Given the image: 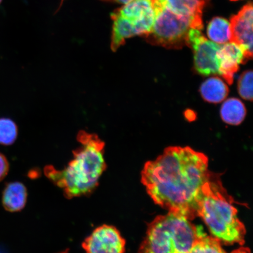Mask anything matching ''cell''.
Masks as SVG:
<instances>
[{
    "instance_id": "8992f818",
    "label": "cell",
    "mask_w": 253,
    "mask_h": 253,
    "mask_svg": "<svg viewBox=\"0 0 253 253\" xmlns=\"http://www.w3.org/2000/svg\"><path fill=\"white\" fill-rule=\"evenodd\" d=\"M188 46L192 47L196 71L199 74L210 76L219 74L217 53L220 44L208 40L201 30L192 28L188 36Z\"/></svg>"
},
{
    "instance_id": "9c48e42d",
    "label": "cell",
    "mask_w": 253,
    "mask_h": 253,
    "mask_svg": "<svg viewBox=\"0 0 253 253\" xmlns=\"http://www.w3.org/2000/svg\"><path fill=\"white\" fill-rule=\"evenodd\" d=\"M253 5L243 7L239 13L230 20V42L237 44L244 50L246 61L253 56Z\"/></svg>"
},
{
    "instance_id": "ffe728a7",
    "label": "cell",
    "mask_w": 253,
    "mask_h": 253,
    "mask_svg": "<svg viewBox=\"0 0 253 253\" xmlns=\"http://www.w3.org/2000/svg\"><path fill=\"white\" fill-rule=\"evenodd\" d=\"M231 253H251V252L249 248H242L236 250V251H233Z\"/></svg>"
},
{
    "instance_id": "ac0fdd59",
    "label": "cell",
    "mask_w": 253,
    "mask_h": 253,
    "mask_svg": "<svg viewBox=\"0 0 253 253\" xmlns=\"http://www.w3.org/2000/svg\"><path fill=\"white\" fill-rule=\"evenodd\" d=\"M238 91L243 99L253 100V71H246L240 75L239 79Z\"/></svg>"
},
{
    "instance_id": "277c9868",
    "label": "cell",
    "mask_w": 253,
    "mask_h": 253,
    "mask_svg": "<svg viewBox=\"0 0 253 253\" xmlns=\"http://www.w3.org/2000/svg\"><path fill=\"white\" fill-rule=\"evenodd\" d=\"M205 235L201 227L187 218L169 211L150 223L140 253H189L195 243Z\"/></svg>"
},
{
    "instance_id": "7402d4cb",
    "label": "cell",
    "mask_w": 253,
    "mask_h": 253,
    "mask_svg": "<svg viewBox=\"0 0 253 253\" xmlns=\"http://www.w3.org/2000/svg\"><path fill=\"white\" fill-rule=\"evenodd\" d=\"M0 253H3L1 249H0Z\"/></svg>"
},
{
    "instance_id": "d6986e66",
    "label": "cell",
    "mask_w": 253,
    "mask_h": 253,
    "mask_svg": "<svg viewBox=\"0 0 253 253\" xmlns=\"http://www.w3.org/2000/svg\"><path fill=\"white\" fill-rule=\"evenodd\" d=\"M9 170V164L4 155L0 153V181L7 175Z\"/></svg>"
},
{
    "instance_id": "e0dca14e",
    "label": "cell",
    "mask_w": 253,
    "mask_h": 253,
    "mask_svg": "<svg viewBox=\"0 0 253 253\" xmlns=\"http://www.w3.org/2000/svg\"><path fill=\"white\" fill-rule=\"evenodd\" d=\"M18 136L17 125L12 120L0 119V144L10 145L14 143Z\"/></svg>"
},
{
    "instance_id": "7c38bea8",
    "label": "cell",
    "mask_w": 253,
    "mask_h": 253,
    "mask_svg": "<svg viewBox=\"0 0 253 253\" xmlns=\"http://www.w3.org/2000/svg\"><path fill=\"white\" fill-rule=\"evenodd\" d=\"M27 191L20 182L9 183L2 194V204L6 210L12 212L20 211L26 204Z\"/></svg>"
},
{
    "instance_id": "6da1fadb",
    "label": "cell",
    "mask_w": 253,
    "mask_h": 253,
    "mask_svg": "<svg viewBox=\"0 0 253 253\" xmlns=\"http://www.w3.org/2000/svg\"><path fill=\"white\" fill-rule=\"evenodd\" d=\"M210 173L205 154L189 147H169L145 164L141 181L155 203L191 220L198 216L201 189Z\"/></svg>"
},
{
    "instance_id": "30bf717a",
    "label": "cell",
    "mask_w": 253,
    "mask_h": 253,
    "mask_svg": "<svg viewBox=\"0 0 253 253\" xmlns=\"http://www.w3.org/2000/svg\"><path fill=\"white\" fill-rule=\"evenodd\" d=\"M219 65V75L229 84H232L234 75L238 71L239 65L246 62L245 53L237 44L229 42L221 44L217 53Z\"/></svg>"
},
{
    "instance_id": "2e32d148",
    "label": "cell",
    "mask_w": 253,
    "mask_h": 253,
    "mask_svg": "<svg viewBox=\"0 0 253 253\" xmlns=\"http://www.w3.org/2000/svg\"><path fill=\"white\" fill-rule=\"evenodd\" d=\"M189 253H226L215 237L205 235L195 243Z\"/></svg>"
},
{
    "instance_id": "d4e9b609",
    "label": "cell",
    "mask_w": 253,
    "mask_h": 253,
    "mask_svg": "<svg viewBox=\"0 0 253 253\" xmlns=\"http://www.w3.org/2000/svg\"><path fill=\"white\" fill-rule=\"evenodd\" d=\"M2 1V0H0V3H1Z\"/></svg>"
},
{
    "instance_id": "3957f363",
    "label": "cell",
    "mask_w": 253,
    "mask_h": 253,
    "mask_svg": "<svg viewBox=\"0 0 253 253\" xmlns=\"http://www.w3.org/2000/svg\"><path fill=\"white\" fill-rule=\"evenodd\" d=\"M234 201L219 178L210 173L202 186L197 215L202 218L215 238L225 244H244L246 230L237 217Z\"/></svg>"
},
{
    "instance_id": "5b68a950",
    "label": "cell",
    "mask_w": 253,
    "mask_h": 253,
    "mask_svg": "<svg viewBox=\"0 0 253 253\" xmlns=\"http://www.w3.org/2000/svg\"><path fill=\"white\" fill-rule=\"evenodd\" d=\"M156 13L153 27L143 37L152 45L179 49L188 46V36L192 28L199 29L192 19L175 13L161 0H151Z\"/></svg>"
},
{
    "instance_id": "7a4b0ae2",
    "label": "cell",
    "mask_w": 253,
    "mask_h": 253,
    "mask_svg": "<svg viewBox=\"0 0 253 253\" xmlns=\"http://www.w3.org/2000/svg\"><path fill=\"white\" fill-rule=\"evenodd\" d=\"M78 140L82 145L74 152V158L64 169L47 166V178L61 188L66 197L72 198L90 194L96 188L106 169L104 143L96 135L82 131Z\"/></svg>"
},
{
    "instance_id": "8fae6325",
    "label": "cell",
    "mask_w": 253,
    "mask_h": 253,
    "mask_svg": "<svg viewBox=\"0 0 253 253\" xmlns=\"http://www.w3.org/2000/svg\"><path fill=\"white\" fill-rule=\"evenodd\" d=\"M161 1L176 14L192 19L199 30L203 28L202 11L206 0H161Z\"/></svg>"
},
{
    "instance_id": "5bb4252c",
    "label": "cell",
    "mask_w": 253,
    "mask_h": 253,
    "mask_svg": "<svg viewBox=\"0 0 253 253\" xmlns=\"http://www.w3.org/2000/svg\"><path fill=\"white\" fill-rule=\"evenodd\" d=\"M221 119L224 123L230 125L241 124L246 116L244 104L236 98H230L223 103L220 109Z\"/></svg>"
},
{
    "instance_id": "4fadbf2b",
    "label": "cell",
    "mask_w": 253,
    "mask_h": 253,
    "mask_svg": "<svg viewBox=\"0 0 253 253\" xmlns=\"http://www.w3.org/2000/svg\"><path fill=\"white\" fill-rule=\"evenodd\" d=\"M229 88L219 78L211 77L205 81L200 87L202 98L208 103H219L226 99Z\"/></svg>"
},
{
    "instance_id": "ba28073f",
    "label": "cell",
    "mask_w": 253,
    "mask_h": 253,
    "mask_svg": "<svg viewBox=\"0 0 253 253\" xmlns=\"http://www.w3.org/2000/svg\"><path fill=\"white\" fill-rule=\"evenodd\" d=\"M113 12L130 22L137 36H142L151 31L156 16L151 0H132Z\"/></svg>"
},
{
    "instance_id": "9a60e30c",
    "label": "cell",
    "mask_w": 253,
    "mask_h": 253,
    "mask_svg": "<svg viewBox=\"0 0 253 253\" xmlns=\"http://www.w3.org/2000/svg\"><path fill=\"white\" fill-rule=\"evenodd\" d=\"M207 34L214 43L221 45L229 42L231 37L230 23L225 19L214 18L208 25Z\"/></svg>"
},
{
    "instance_id": "44dd1931",
    "label": "cell",
    "mask_w": 253,
    "mask_h": 253,
    "mask_svg": "<svg viewBox=\"0 0 253 253\" xmlns=\"http://www.w3.org/2000/svg\"><path fill=\"white\" fill-rule=\"evenodd\" d=\"M106 1H112L120 3V4L125 5L126 4H127L128 2L132 1V0H106Z\"/></svg>"
},
{
    "instance_id": "cb8c5ba5",
    "label": "cell",
    "mask_w": 253,
    "mask_h": 253,
    "mask_svg": "<svg viewBox=\"0 0 253 253\" xmlns=\"http://www.w3.org/2000/svg\"><path fill=\"white\" fill-rule=\"evenodd\" d=\"M68 253L67 252H63V253Z\"/></svg>"
},
{
    "instance_id": "52a82bcc",
    "label": "cell",
    "mask_w": 253,
    "mask_h": 253,
    "mask_svg": "<svg viewBox=\"0 0 253 253\" xmlns=\"http://www.w3.org/2000/svg\"><path fill=\"white\" fill-rule=\"evenodd\" d=\"M125 245L116 227L103 225L95 229L82 246L86 253H125Z\"/></svg>"
},
{
    "instance_id": "603a6c76",
    "label": "cell",
    "mask_w": 253,
    "mask_h": 253,
    "mask_svg": "<svg viewBox=\"0 0 253 253\" xmlns=\"http://www.w3.org/2000/svg\"><path fill=\"white\" fill-rule=\"evenodd\" d=\"M231 1H238V0H231Z\"/></svg>"
}]
</instances>
